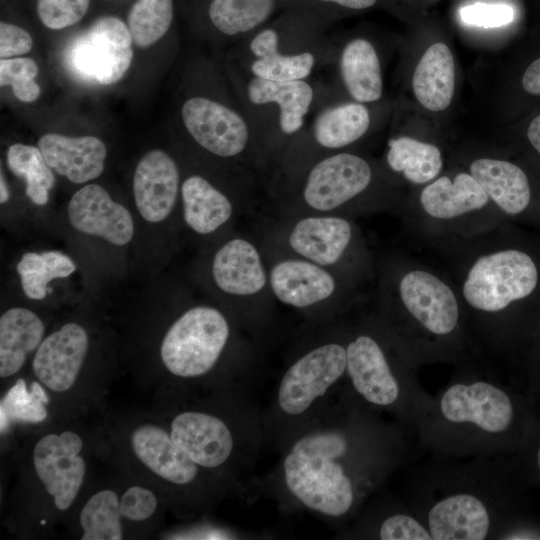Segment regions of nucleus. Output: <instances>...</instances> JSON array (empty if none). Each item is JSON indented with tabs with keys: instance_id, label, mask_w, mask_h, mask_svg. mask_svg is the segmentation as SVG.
<instances>
[{
	"instance_id": "f257e3e1",
	"label": "nucleus",
	"mask_w": 540,
	"mask_h": 540,
	"mask_svg": "<svg viewBox=\"0 0 540 540\" xmlns=\"http://www.w3.org/2000/svg\"><path fill=\"white\" fill-rule=\"evenodd\" d=\"M418 451L414 431L364 406L343 383L256 477L250 497L267 496L284 513L307 512L340 531Z\"/></svg>"
},
{
	"instance_id": "f03ea898",
	"label": "nucleus",
	"mask_w": 540,
	"mask_h": 540,
	"mask_svg": "<svg viewBox=\"0 0 540 540\" xmlns=\"http://www.w3.org/2000/svg\"><path fill=\"white\" fill-rule=\"evenodd\" d=\"M422 243L455 285L479 356L509 379L540 330V230L507 221Z\"/></svg>"
},
{
	"instance_id": "7ed1b4c3",
	"label": "nucleus",
	"mask_w": 540,
	"mask_h": 540,
	"mask_svg": "<svg viewBox=\"0 0 540 540\" xmlns=\"http://www.w3.org/2000/svg\"><path fill=\"white\" fill-rule=\"evenodd\" d=\"M517 454L461 458L419 451L400 470L401 496L432 540L503 539L530 515Z\"/></svg>"
},
{
	"instance_id": "20e7f679",
	"label": "nucleus",
	"mask_w": 540,
	"mask_h": 540,
	"mask_svg": "<svg viewBox=\"0 0 540 540\" xmlns=\"http://www.w3.org/2000/svg\"><path fill=\"white\" fill-rule=\"evenodd\" d=\"M534 418L523 392L477 356L454 365L414 430L416 446L449 457L513 455L523 448Z\"/></svg>"
},
{
	"instance_id": "39448f33",
	"label": "nucleus",
	"mask_w": 540,
	"mask_h": 540,
	"mask_svg": "<svg viewBox=\"0 0 540 540\" xmlns=\"http://www.w3.org/2000/svg\"><path fill=\"white\" fill-rule=\"evenodd\" d=\"M376 315L419 368L453 366L479 356L467 314L452 280L439 265L398 254L389 262Z\"/></svg>"
},
{
	"instance_id": "423d86ee",
	"label": "nucleus",
	"mask_w": 540,
	"mask_h": 540,
	"mask_svg": "<svg viewBox=\"0 0 540 540\" xmlns=\"http://www.w3.org/2000/svg\"><path fill=\"white\" fill-rule=\"evenodd\" d=\"M251 386L214 392L211 403L186 405L171 415L172 440L233 494L249 496L265 445L263 410Z\"/></svg>"
},
{
	"instance_id": "0eeeda50",
	"label": "nucleus",
	"mask_w": 540,
	"mask_h": 540,
	"mask_svg": "<svg viewBox=\"0 0 540 540\" xmlns=\"http://www.w3.org/2000/svg\"><path fill=\"white\" fill-rule=\"evenodd\" d=\"M344 327L345 386L367 408L414 431L433 400L418 379V367L375 312Z\"/></svg>"
},
{
	"instance_id": "6e6552de",
	"label": "nucleus",
	"mask_w": 540,
	"mask_h": 540,
	"mask_svg": "<svg viewBox=\"0 0 540 540\" xmlns=\"http://www.w3.org/2000/svg\"><path fill=\"white\" fill-rule=\"evenodd\" d=\"M344 324L286 364L263 409L266 448L279 452L341 388L346 377Z\"/></svg>"
},
{
	"instance_id": "1a4fd4ad",
	"label": "nucleus",
	"mask_w": 540,
	"mask_h": 540,
	"mask_svg": "<svg viewBox=\"0 0 540 540\" xmlns=\"http://www.w3.org/2000/svg\"><path fill=\"white\" fill-rule=\"evenodd\" d=\"M228 77L267 161H279L308 116L331 99L327 83L313 79L273 81L234 65Z\"/></svg>"
},
{
	"instance_id": "9d476101",
	"label": "nucleus",
	"mask_w": 540,
	"mask_h": 540,
	"mask_svg": "<svg viewBox=\"0 0 540 540\" xmlns=\"http://www.w3.org/2000/svg\"><path fill=\"white\" fill-rule=\"evenodd\" d=\"M336 47L312 17L266 24L234 47L232 65L273 81L308 80L333 64Z\"/></svg>"
},
{
	"instance_id": "9b49d317",
	"label": "nucleus",
	"mask_w": 540,
	"mask_h": 540,
	"mask_svg": "<svg viewBox=\"0 0 540 540\" xmlns=\"http://www.w3.org/2000/svg\"><path fill=\"white\" fill-rule=\"evenodd\" d=\"M420 242L473 235L507 222L469 172L439 175L403 212Z\"/></svg>"
},
{
	"instance_id": "f8f14e48",
	"label": "nucleus",
	"mask_w": 540,
	"mask_h": 540,
	"mask_svg": "<svg viewBox=\"0 0 540 540\" xmlns=\"http://www.w3.org/2000/svg\"><path fill=\"white\" fill-rule=\"evenodd\" d=\"M232 342L233 328L227 316L216 307L197 305L181 313L166 330L160 359L171 376L188 383L213 379L219 389L234 388L216 376L220 370L236 384L252 385L222 369Z\"/></svg>"
},
{
	"instance_id": "ddd939ff",
	"label": "nucleus",
	"mask_w": 540,
	"mask_h": 540,
	"mask_svg": "<svg viewBox=\"0 0 540 540\" xmlns=\"http://www.w3.org/2000/svg\"><path fill=\"white\" fill-rule=\"evenodd\" d=\"M129 443L135 459L184 506L205 509L232 493L175 444L167 426L139 424L131 431Z\"/></svg>"
},
{
	"instance_id": "4468645a",
	"label": "nucleus",
	"mask_w": 540,
	"mask_h": 540,
	"mask_svg": "<svg viewBox=\"0 0 540 540\" xmlns=\"http://www.w3.org/2000/svg\"><path fill=\"white\" fill-rule=\"evenodd\" d=\"M180 116L186 132L207 153L242 161L247 168L268 162L236 92L226 100L190 96L182 103Z\"/></svg>"
},
{
	"instance_id": "2eb2a0df",
	"label": "nucleus",
	"mask_w": 540,
	"mask_h": 540,
	"mask_svg": "<svg viewBox=\"0 0 540 540\" xmlns=\"http://www.w3.org/2000/svg\"><path fill=\"white\" fill-rule=\"evenodd\" d=\"M375 177L373 165L364 156L343 150L319 157L293 180L303 205L330 214L360 202L373 188Z\"/></svg>"
},
{
	"instance_id": "dca6fc26",
	"label": "nucleus",
	"mask_w": 540,
	"mask_h": 540,
	"mask_svg": "<svg viewBox=\"0 0 540 540\" xmlns=\"http://www.w3.org/2000/svg\"><path fill=\"white\" fill-rule=\"evenodd\" d=\"M312 120L295 136L280 158L281 164L293 159L297 175L319 157L346 150L367 134L371 114L365 103L330 99L313 112Z\"/></svg>"
},
{
	"instance_id": "f3484780",
	"label": "nucleus",
	"mask_w": 540,
	"mask_h": 540,
	"mask_svg": "<svg viewBox=\"0 0 540 540\" xmlns=\"http://www.w3.org/2000/svg\"><path fill=\"white\" fill-rule=\"evenodd\" d=\"M84 442L73 430L43 435L34 445L32 464L44 492L59 512L78 497L86 477Z\"/></svg>"
},
{
	"instance_id": "a211bd4d",
	"label": "nucleus",
	"mask_w": 540,
	"mask_h": 540,
	"mask_svg": "<svg viewBox=\"0 0 540 540\" xmlns=\"http://www.w3.org/2000/svg\"><path fill=\"white\" fill-rule=\"evenodd\" d=\"M132 42L128 26L121 19L100 17L75 39L70 51L71 64L88 81L114 84L131 65Z\"/></svg>"
},
{
	"instance_id": "6ab92c4d",
	"label": "nucleus",
	"mask_w": 540,
	"mask_h": 540,
	"mask_svg": "<svg viewBox=\"0 0 540 540\" xmlns=\"http://www.w3.org/2000/svg\"><path fill=\"white\" fill-rule=\"evenodd\" d=\"M380 488L355 519L337 534L342 539L432 540L401 494Z\"/></svg>"
},
{
	"instance_id": "aec40b11",
	"label": "nucleus",
	"mask_w": 540,
	"mask_h": 540,
	"mask_svg": "<svg viewBox=\"0 0 540 540\" xmlns=\"http://www.w3.org/2000/svg\"><path fill=\"white\" fill-rule=\"evenodd\" d=\"M358 242L352 221L333 214L303 217L288 235L289 247L296 255L328 269L352 256Z\"/></svg>"
},
{
	"instance_id": "412c9836",
	"label": "nucleus",
	"mask_w": 540,
	"mask_h": 540,
	"mask_svg": "<svg viewBox=\"0 0 540 540\" xmlns=\"http://www.w3.org/2000/svg\"><path fill=\"white\" fill-rule=\"evenodd\" d=\"M88 350L86 329L68 322L42 340L32 361L34 375L48 390L67 392L75 385Z\"/></svg>"
},
{
	"instance_id": "4be33fe9",
	"label": "nucleus",
	"mask_w": 540,
	"mask_h": 540,
	"mask_svg": "<svg viewBox=\"0 0 540 540\" xmlns=\"http://www.w3.org/2000/svg\"><path fill=\"white\" fill-rule=\"evenodd\" d=\"M67 216L78 232L100 237L107 242L124 246L134 235L133 218L120 203L97 184H87L71 197Z\"/></svg>"
},
{
	"instance_id": "5701e85b",
	"label": "nucleus",
	"mask_w": 540,
	"mask_h": 540,
	"mask_svg": "<svg viewBox=\"0 0 540 540\" xmlns=\"http://www.w3.org/2000/svg\"><path fill=\"white\" fill-rule=\"evenodd\" d=\"M180 190V171L168 153L153 149L140 159L133 176V195L144 220L164 221L172 213Z\"/></svg>"
},
{
	"instance_id": "b1692460",
	"label": "nucleus",
	"mask_w": 540,
	"mask_h": 540,
	"mask_svg": "<svg viewBox=\"0 0 540 540\" xmlns=\"http://www.w3.org/2000/svg\"><path fill=\"white\" fill-rule=\"evenodd\" d=\"M269 286L284 305L309 310L330 301L338 289L333 273L303 258L284 259L270 269Z\"/></svg>"
},
{
	"instance_id": "393cba45",
	"label": "nucleus",
	"mask_w": 540,
	"mask_h": 540,
	"mask_svg": "<svg viewBox=\"0 0 540 540\" xmlns=\"http://www.w3.org/2000/svg\"><path fill=\"white\" fill-rule=\"evenodd\" d=\"M211 271L217 287L235 297H252L269 284L260 252L241 237L228 240L216 251Z\"/></svg>"
},
{
	"instance_id": "a878e982",
	"label": "nucleus",
	"mask_w": 540,
	"mask_h": 540,
	"mask_svg": "<svg viewBox=\"0 0 540 540\" xmlns=\"http://www.w3.org/2000/svg\"><path fill=\"white\" fill-rule=\"evenodd\" d=\"M38 148L51 169L73 183L96 179L104 170L107 149L97 137L47 133L38 140Z\"/></svg>"
},
{
	"instance_id": "bb28decb",
	"label": "nucleus",
	"mask_w": 540,
	"mask_h": 540,
	"mask_svg": "<svg viewBox=\"0 0 540 540\" xmlns=\"http://www.w3.org/2000/svg\"><path fill=\"white\" fill-rule=\"evenodd\" d=\"M335 62L341 84L351 100L368 104L381 99V63L368 39L356 37L346 42L339 51L336 49Z\"/></svg>"
},
{
	"instance_id": "cd10ccee",
	"label": "nucleus",
	"mask_w": 540,
	"mask_h": 540,
	"mask_svg": "<svg viewBox=\"0 0 540 540\" xmlns=\"http://www.w3.org/2000/svg\"><path fill=\"white\" fill-rule=\"evenodd\" d=\"M45 324L33 311L13 307L0 317V376L16 375L44 339Z\"/></svg>"
},
{
	"instance_id": "c85d7f7f",
	"label": "nucleus",
	"mask_w": 540,
	"mask_h": 540,
	"mask_svg": "<svg viewBox=\"0 0 540 540\" xmlns=\"http://www.w3.org/2000/svg\"><path fill=\"white\" fill-rule=\"evenodd\" d=\"M412 89L419 103L427 110H445L455 89V65L451 50L441 42L430 45L418 62Z\"/></svg>"
},
{
	"instance_id": "c756f323",
	"label": "nucleus",
	"mask_w": 540,
	"mask_h": 540,
	"mask_svg": "<svg viewBox=\"0 0 540 540\" xmlns=\"http://www.w3.org/2000/svg\"><path fill=\"white\" fill-rule=\"evenodd\" d=\"M180 195L185 223L198 234L213 233L233 214L230 198L200 174L189 175L183 180Z\"/></svg>"
},
{
	"instance_id": "7c9ffc66",
	"label": "nucleus",
	"mask_w": 540,
	"mask_h": 540,
	"mask_svg": "<svg viewBox=\"0 0 540 540\" xmlns=\"http://www.w3.org/2000/svg\"><path fill=\"white\" fill-rule=\"evenodd\" d=\"M279 0H211L207 8L213 29L235 45L268 23Z\"/></svg>"
},
{
	"instance_id": "2f4dec72",
	"label": "nucleus",
	"mask_w": 540,
	"mask_h": 540,
	"mask_svg": "<svg viewBox=\"0 0 540 540\" xmlns=\"http://www.w3.org/2000/svg\"><path fill=\"white\" fill-rule=\"evenodd\" d=\"M386 163L407 182L424 186L440 175L443 157L440 148L432 143L398 136L388 140Z\"/></svg>"
},
{
	"instance_id": "473e14b6",
	"label": "nucleus",
	"mask_w": 540,
	"mask_h": 540,
	"mask_svg": "<svg viewBox=\"0 0 540 540\" xmlns=\"http://www.w3.org/2000/svg\"><path fill=\"white\" fill-rule=\"evenodd\" d=\"M120 495L112 489H101L83 505L79 523L83 540H121L124 538Z\"/></svg>"
},
{
	"instance_id": "72a5a7b5",
	"label": "nucleus",
	"mask_w": 540,
	"mask_h": 540,
	"mask_svg": "<svg viewBox=\"0 0 540 540\" xmlns=\"http://www.w3.org/2000/svg\"><path fill=\"white\" fill-rule=\"evenodd\" d=\"M75 270L73 260L60 251L27 252L17 264L22 290L32 300L44 299L51 280L68 277Z\"/></svg>"
},
{
	"instance_id": "f704fd0d",
	"label": "nucleus",
	"mask_w": 540,
	"mask_h": 540,
	"mask_svg": "<svg viewBox=\"0 0 540 540\" xmlns=\"http://www.w3.org/2000/svg\"><path fill=\"white\" fill-rule=\"evenodd\" d=\"M10 171L25 180L26 196L32 203L44 206L54 185V175L38 147L15 143L7 152Z\"/></svg>"
},
{
	"instance_id": "c9c22d12",
	"label": "nucleus",
	"mask_w": 540,
	"mask_h": 540,
	"mask_svg": "<svg viewBox=\"0 0 540 540\" xmlns=\"http://www.w3.org/2000/svg\"><path fill=\"white\" fill-rule=\"evenodd\" d=\"M173 15V0H137L127 17L133 43L140 48L156 43L169 30Z\"/></svg>"
},
{
	"instance_id": "e433bc0d",
	"label": "nucleus",
	"mask_w": 540,
	"mask_h": 540,
	"mask_svg": "<svg viewBox=\"0 0 540 540\" xmlns=\"http://www.w3.org/2000/svg\"><path fill=\"white\" fill-rule=\"evenodd\" d=\"M509 380L523 392L534 414H540V330L514 365Z\"/></svg>"
},
{
	"instance_id": "4c0bfd02",
	"label": "nucleus",
	"mask_w": 540,
	"mask_h": 540,
	"mask_svg": "<svg viewBox=\"0 0 540 540\" xmlns=\"http://www.w3.org/2000/svg\"><path fill=\"white\" fill-rule=\"evenodd\" d=\"M38 66L31 58H7L0 60V85L11 86L15 97L22 102H33L41 89L35 78Z\"/></svg>"
},
{
	"instance_id": "58836bf2",
	"label": "nucleus",
	"mask_w": 540,
	"mask_h": 540,
	"mask_svg": "<svg viewBox=\"0 0 540 540\" xmlns=\"http://www.w3.org/2000/svg\"><path fill=\"white\" fill-rule=\"evenodd\" d=\"M90 0H37V15L44 26L59 30L79 22L89 8Z\"/></svg>"
},
{
	"instance_id": "ea45409f",
	"label": "nucleus",
	"mask_w": 540,
	"mask_h": 540,
	"mask_svg": "<svg viewBox=\"0 0 540 540\" xmlns=\"http://www.w3.org/2000/svg\"><path fill=\"white\" fill-rule=\"evenodd\" d=\"M462 23L481 28H498L511 23L514 19L513 8L506 3L474 2L459 9Z\"/></svg>"
},
{
	"instance_id": "a19ab883",
	"label": "nucleus",
	"mask_w": 540,
	"mask_h": 540,
	"mask_svg": "<svg viewBox=\"0 0 540 540\" xmlns=\"http://www.w3.org/2000/svg\"><path fill=\"white\" fill-rule=\"evenodd\" d=\"M156 494L141 485H131L120 495V512L123 519L130 522L149 520L156 513Z\"/></svg>"
},
{
	"instance_id": "79ce46f5",
	"label": "nucleus",
	"mask_w": 540,
	"mask_h": 540,
	"mask_svg": "<svg viewBox=\"0 0 540 540\" xmlns=\"http://www.w3.org/2000/svg\"><path fill=\"white\" fill-rule=\"evenodd\" d=\"M517 457L525 483L528 487L540 488V414H535L528 437Z\"/></svg>"
},
{
	"instance_id": "37998d69",
	"label": "nucleus",
	"mask_w": 540,
	"mask_h": 540,
	"mask_svg": "<svg viewBox=\"0 0 540 540\" xmlns=\"http://www.w3.org/2000/svg\"><path fill=\"white\" fill-rule=\"evenodd\" d=\"M33 46L30 34L23 28L4 21L0 23V57L13 58L28 53Z\"/></svg>"
},
{
	"instance_id": "c03bdc74",
	"label": "nucleus",
	"mask_w": 540,
	"mask_h": 540,
	"mask_svg": "<svg viewBox=\"0 0 540 540\" xmlns=\"http://www.w3.org/2000/svg\"><path fill=\"white\" fill-rule=\"evenodd\" d=\"M522 87L528 94L540 96V57L526 68Z\"/></svg>"
},
{
	"instance_id": "a18cd8bd",
	"label": "nucleus",
	"mask_w": 540,
	"mask_h": 540,
	"mask_svg": "<svg viewBox=\"0 0 540 540\" xmlns=\"http://www.w3.org/2000/svg\"><path fill=\"white\" fill-rule=\"evenodd\" d=\"M319 5L335 6L344 10L361 11L373 7L378 0H313Z\"/></svg>"
},
{
	"instance_id": "49530a36",
	"label": "nucleus",
	"mask_w": 540,
	"mask_h": 540,
	"mask_svg": "<svg viewBox=\"0 0 540 540\" xmlns=\"http://www.w3.org/2000/svg\"><path fill=\"white\" fill-rule=\"evenodd\" d=\"M10 198V193L8 190V187L6 185L5 179L3 177V174L1 173V180H0V202L1 204L6 203Z\"/></svg>"
}]
</instances>
